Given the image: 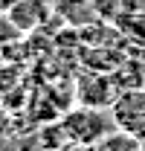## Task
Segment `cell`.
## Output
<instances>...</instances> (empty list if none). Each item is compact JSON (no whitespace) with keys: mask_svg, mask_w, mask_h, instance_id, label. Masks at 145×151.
<instances>
[{"mask_svg":"<svg viewBox=\"0 0 145 151\" xmlns=\"http://www.w3.org/2000/svg\"><path fill=\"white\" fill-rule=\"evenodd\" d=\"M61 125H64V134L70 142L87 145V148L99 145L110 134V128H116L113 116L102 113V108H84V105H78V111H70L61 119Z\"/></svg>","mask_w":145,"mask_h":151,"instance_id":"6da1fadb","label":"cell"},{"mask_svg":"<svg viewBox=\"0 0 145 151\" xmlns=\"http://www.w3.org/2000/svg\"><path fill=\"white\" fill-rule=\"evenodd\" d=\"M110 116L119 131L145 139V90H122L110 105Z\"/></svg>","mask_w":145,"mask_h":151,"instance_id":"7a4b0ae2","label":"cell"},{"mask_svg":"<svg viewBox=\"0 0 145 151\" xmlns=\"http://www.w3.org/2000/svg\"><path fill=\"white\" fill-rule=\"evenodd\" d=\"M122 93L113 73H96L87 70L81 76V81H75V96L84 108H110L116 102V96Z\"/></svg>","mask_w":145,"mask_h":151,"instance_id":"3957f363","label":"cell"},{"mask_svg":"<svg viewBox=\"0 0 145 151\" xmlns=\"http://www.w3.org/2000/svg\"><path fill=\"white\" fill-rule=\"evenodd\" d=\"M9 18L18 23V29L26 35V32H38L47 20L52 18V9L47 0H20L18 6L9 9Z\"/></svg>","mask_w":145,"mask_h":151,"instance_id":"277c9868","label":"cell"},{"mask_svg":"<svg viewBox=\"0 0 145 151\" xmlns=\"http://www.w3.org/2000/svg\"><path fill=\"white\" fill-rule=\"evenodd\" d=\"M116 29L122 32L128 47L145 50V15H131V12H125L122 18L116 20Z\"/></svg>","mask_w":145,"mask_h":151,"instance_id":"5b68a950","label":"cell"},{"mask_svg":"<svg viewBox=\"0 0 145 151\" xmlns=\"http://www.w3.org/2000/svg\"><path fill=\"white\" fill-rule=\"evenodd\" d=\"M90 12L96 20L105 23H116L125 15V0H90Z\"/></svg>","mask_w":145,"mask_h":151,"instance_id":"8992f818","label":"cell"},{"mask_svg":"<svg viewBox=\"0 0 145 151\" xmlns=\"http://www.w3.org/2000/svg\"><path fill=\"white\" fill-rule=\"evenodd\" d=\"M20 38H23V32L9 18V12H0V50H6V44H18Z\"/></svg>","mask_w":145,"mask_h":151,"instance_id":"52a82bcc","label":"cell"},{"mask_svg":"<svg viewBox=\"0 0 145 151\" xmlns=\"http://www.w3.org/2000/svg\"><path fill=\"white\" fill-rule=\"evenodd\" d=\"M125 12H131V15H145V0H125Z\"/></svg>","mask_w":145,"mask_h":151,"instance_id":"ba28073f","label":"cell"},{"mask_svg":"<svg viewBox=\"0 0 145 151\" xmlns=\"http://www.w3.org/2000/svg\"><path fill=\"white\" fill-rule=\"evenodd\" d=\"M20 0H0V12H9L12 6H18Z\"/></svg>","mask_w":145,"mask_h":151,"instance_id":"9c48e42d","label":"cell"},{"mask_svg":"<svg viewBox=\"0 0 145 151\" xmlns=\"http://www.w3.org/2000/svg\"><path fill=\"white\" fill-rule=\"evenodd\" d=\"M139 151H145V139H139Z\"/></svg>","mask_w":145,"mask_h":151,"instance_id":"30bf717a","label":"cell"}]
</instances>
